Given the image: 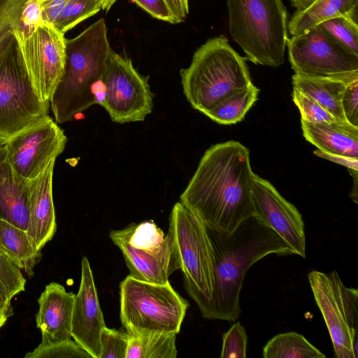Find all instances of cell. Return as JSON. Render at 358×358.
<instances>
[{
	"mask_svg": "<svg viewBox=\"0 0 358 358\" xmlns=\"http://www.w3.org/2000/svg\"><path fill=\"white\" fill-rule=\"evenodd\" d=\"M64 35L41 22L28 38L19 41L26 66L36 94L49 103L64 71Z\"/></svg>",
	"mask_w": 358,
	"mask_h": 358,
	"instance_id": "4fadbf2b",
	"label": "cell"
},
{
	"mask_svg": "<svg viewBox=\"0 0 358 358\" xmlns=\"http://www.w3.org/2000/svg\"><path fill=\"white\" fill-rule=\"evenodd\" d=\"M62 77L50 104L57 123L62 124L105 98L103 82L110 48L103 18L76 37L65 40Z\"/></svg>",
	"mask_w": 358,
	"mask_h": 358,
	"instance_id": "277c9868",
	"label": "cell"
},
{
	"mask_svg": "<svg viewBox=\"0 0 358 358\" xmlns=\"http://www.w3.org/2000/svg\"><path fill=\"white\" fill-rule=\"evenodd\" d=\"M113 231L134 248L144 251L157 250L165 238L164 232L152 221L133 223L123 229Z\"/></svg>",
	"mask_w": 358,
	"mask_h": 358,
	"instance_id": "4316f807",
	"label": "cell"
},
{
	"mask_svg": "<svg viewBox=\"0 0 358 358\" xmlns=\"http://www.w3.org/2000/svg\"><path fill=\"white\" fill-rule=\"evenodd\" d=\"M101 9V0H68L53 27L64 34Z\"/></svg>",
	"mask_w": 358,
	"mask_h": 358,
	"instance_id": "83f0119b",
	"label": "cell"
},
{
	"mask_svg": "<svg viewBox=\"0 0 358 358\" xmlns=\"http://www.w3.org/2000/svg\"><path fill=\"white\" fill-rule=\"evenodd\" d=\"M129 335L104 327L100 336V358H126Z\"/></svg>",
	"mask_w": 358,
	"mask_h": 358,
	"instance_id": "d6a6232c",
	"label": "cell"
},
{
	"mask_svg": "<svg viewBox=\"0 0 358 358\" xmlns=\"http://www.w3.org/2000/svg\"><path fill=\"white\" fill-rule=\"evenodd\" d=\"M109 237L122 251L130 275L145 282L164 284L169 277L180 269V262L172 231L170 229L162 246L155 251L134 248L112 230Z\"/></svg>",
	"mask_w": 358,
	"mask_h": 358,
	"instance_id": "2e32d148",
	"label": "cell"
},
{
	"mask_svg": "<svg viewBox=\"0 0 358 358\" xmlns=\"http://www.w3.org/2000/svg\"><path fill=\"white\" fill-rule=\"evenodd\" d=\"M25 358H92L75 341L55 343L48 345L40 343L33 351L27 352Z\"/></svg>",
	"mask_w": 358,
	"mask_h": 358,
	"instance_id": "4dcf8cb0",
	"label": "cell"
},
{
	"mask_svg": "<svg viewBox=\"0 0 358 358\" xmlns=\"http://www.w3.org/2000/svg\"><path fill=\"white\" fill-rule=\"evenodd\" d=\"M289 61L296 74L338 80H358V55L341 45L320 24L287 39Z\"/></svg>",
	"mask_w": 358,
	"mask_h": 358,
	"instance_id": "30bf717a",
	"label": "cell"
},
{
	"mask_svg": "<svg viewBox=\"0 0 358 358\" xmlns=\"http://www.w3.org/2000/svg\"><path fill=\"white\" fill-rule=\"evenodd\" d=\"M17 176L7 157L5 144L0 146V217L26 230L28 223L27 185Z\"/></svg>",
	"mask_w": 358,
	"mask_h": 358,
	"instance_id": "ffe728a7",
	"label": "cell"
},
{
	"mask_svg": "<svg viewBox=\"0 0 358 358\" xmlns=\"http://www.w3.org/2000/svg\"><path fill=\"white\" fill-rule=\"evenodd\" d=\"M165 1L177 20V22H184L189 13L188 1L165 0Z\"/></svg>",
	"mask_w": 358,
	"mask_h": 358,
	"instance_id": "8d00e7d4",
	"label": "cell"
},
{
	"mask_svg": "<svg viewBox=\"0 0 358 358\" xmlns=\"http://www.w3.org/2000/svg\"><path fill=\"white\" fill-rule=\"evenodd\" d=\"M0 249L9 259L31 277L34 267L41 261V250L36 248L22 229L0 217Z\"/></svg>",
	"mask_w": 358,
	"mask_h": 358,
	"instance_id": "7402d4cb",
	"label": "cell"
},
{
	"mask_svg": "<svg viewBox=\"0 0 358 358\" xmlns=\"http://www.w3.org/2000/svg\"><path fill=\"white\" fill-rule=\"evenodd\" d=\"M314 154L336 164L346 166L348 169L358 171V159L327 154L319 150L314 151Z\"/></svg>",
	"mask_w": 358,
	"mask_h": 358,
	"instance_id": "74e56055",
	"label": "cell"
},
{
	"mask_svg": "<svg viewBox=\"0 0 358 358\" xmlns=\"http://www.w3.org/2000/svg\"><path fill=\"white\" fill-rule=\"evenodd\" d=\"M320 24L341 45L358 55V22L347 17L338 16Z\"/></svg>",
	"mask_w": 358,
	"mask_h": 358,
	"instance_id": "f1b7e54d",
	"label": "cell"
},
{
	"mask_svg": "<svg viewBox=\"0 0 358 358\" xmlns=\"http://www.w3.org/2000/svg\"><path fill=\"white\" fill-rule=\"evenodd\" d=\"M66 141L64 131L47 115L8 138L5 147L14 172L30 180L56 160Z\"/></svg>",
	"mask_w": 358,
	"mask_h": 358,
	"instance_id": "7c38bea8",
	"label": "cell"
},
{
	"mask_svg": "<svg viewBox=\"0 0 358 358\" xmlns=\"http://www.w3.org/2000/svg\"><path fill=\"white\" fill-rule=\"evenodd\" d=\"M133 1L152 17L172 24L178 23L165 0Z\"/></svg>",
	"mask_w": 358,
	"mask_h": 358,
	"instance_id": "e575fe53",
	"label": "cell"
},
{
	"mask_svg": "<svg viewBox=\"0 0 358 358\" xmlns=\"http://www.w3.org/2000/svg\"><path fill=\"white\" fill-rule=\"evenodd\" d=\"M7 139L0 136V146L6 143Z\"/></svg>",
	"mask_w": 358,
	"mask_h": 358,
	"instance_id": "60d3db41",
	"label": "cell"
},
{
	"mask_svg": "<svg viewBox=\"0 0 358 358\" xmlns=\"http://www.w3.org/2000/svg\"><path fill=\"white\" fill-rule=\"evenodd\" d=\"M213 255L214 282L206 319L235 322L240 316V294L248 269L271 254L293 255L273 229L255 217L233 232L206 227Z\"/></svg>",
	"mask_w": 358,
	"mask_h": 358,
	"instance_id": "3957f363",
	"label": "cell"
},
{
	"mask_svg": "<svg viewBox=\"0 0 358 358\" xmlns=\"http://www.w3.org/2000/svg\"><path fill=\"white\" fill-rule=\"evenodd\" d=\"M0 252H1V253H2V252H1V249H0ZM2 254H3V253H2ZM3 255H4V254H3Z\"/></svg>",
	"mask_w": 358,
	"mask_h": 358,
	"instance_id": "b9f144b4",
	"label": "cell"
},
{
	"mask_svg": "<svg viewBox=\"0 0 358 358\" xmlns=\"http://www.w3.org/2000/svg\"><path fill=\"white\" fill-rule=\"evenodd\" d=\"M117 0H101V9L108 11Z\"/></svg>",
	"mask_w": 358,
	"mask_h": 358,
	"instance_id": "ab89813d",
	"label": "cell"
},
{
	"mask_svg": "<svg viewBox=\"0 0 358 358\" xmlns=\"http://www.w3.org/2000/svg\"><path fill=\"white\" fill-rule=\"evenodd\" d=\"M120 288V319L129 335L179 333L189 303L169 282L152 283L129 275Z\"/></svg>",
	"mask_w": 358,
	"mask_h": 358,
	"instance_id": "52a82bcc",
	"label": "cell"
},
{
	"mask_svg": "<svg viewBox=\"0 0 358 358\" xmlns=\"http://www.w3.org/2000/svg\"><path fill=\"white\" fill-rule=\"evenodd\" d=\"M76 294L57 282H50L38 299L36 323L41 332V344L71 339V323Z\"/></svg>",
	"mask_w": 358,
	"mask_h": 358,
	"instance_id": "ac0fdd59",
	"label": "cell"
},
{
	"mask_svg": "<svg viewBox=\"0 0 358 358\" xmlns=\"http://www.w3.org/2000/svg\"><path fill=\"white\" fill-rule=\"evenodd\" d=\"M295 11L288 22L291 36L302 34L329 19L344 16L358 22V0H289Z\"/></svg>",
	"mask_w": 358,
	"mask_h": 358,
	"instance_id": "d6986e66",
	"label": "cell"
},
{
	"mask_svg": "<svg viewBox=\"0 0 358 358\" xmlns=\"http://www.w3.org/2000/svg\"><path fill=\"white\" fill-rule=\"evenodd\" d=\"M253 217L273 229L287 244L293 255L306 257L304 222L297 208L268 180L254 174Z\"/></svg>",
	"mask_w": 358,
	"mask_h": 358,
	"instance_id": "5bb4252c",
	"label": "cell"
},
{
	"mask_svg": "<svg viewBox=\"0 0 358 358\" xmlns=\"http://www.w3.org/2000/svg\"><path fill=\"white\" fill-rule=\"evenodd\" d=\"M11 300L12 299L0 289V328L13 315Z\"/></svg>",
	"mask_w": 358,
	"mask_h": 358,
	"instance_id": "f35d334b",
	"label": "cell"
},
{
	"mask_svg": "<svg viewBox=\"0 0 358 358\" xmlns=\"http://www.w3.org/2000/svg\"><path fill=\"white\" fill-rule=\"evenodd\" d=\"M348 84L341 80L308 78L296 73L292 76L293 88L317 101L337 120L346 122L341 99Z\"/></svg>",
	"mask_w": 358,
	"mask_h": 358,
	"instance_id": "603a6c76",
	"label": "cell"
},
{
	"mask_svg": "<svg viewBox=\"0 0 358 358\" xmlns=\"http://www.w3.org/2000/svg\"><path fill=\"white\" fill-rule=\"evenodd\" d=\"M148 78L138 73L129 57L110 51L103 79L105 98L101 106L112 121H143L152 112L154 95Z\"/></svg>",
	"mask_w": 358,
	"mask_h": 358,
	"instance_id": "8fae6325",
	"label": "cell"
},
{
	"mask_svg": "<svg viewBox=\"0 0 358 358\" xmlns=\"http://www.w3.org/2000/svg\"><path fill=\"white\" fill-rule=\"evenodd\" d=\"M180 77L187 100L203 114L252 83L245 58L223 35L201 45L194 53L190 65L180 70Z\"/></svg>",
	"mask_w": 358,
	"mask_h": 358,
	"instance_id": "5b68a950",
	"label": "cell"
},
{
	"mask_svg": "<svg viewBox=\"0 0 358 358\" xmlns=\"http://www.w3.org/2000/svg\"><path fill=\"white\" fill-rule=\"evenodd\" d=\"M292 99L301 113V120L311 123H347L334 117L317 101L293 88Z\"/></svg>",
	"mask_w": 358,
	"mask_h": 358,
	"instance_id": "f546056e",
	"label": "cell"
},
{
	"mask_svg": "<svg viewBox=\"0 0 358 358\" xmlns=\"http://www.w3.org/2000/svg\"><path fill=\"white\" fill-rule=\"evenodd\" d=\"M248 336L240 322L234 324L222 336L221 358H245Z\"/></svg>",
	"mask_w": 358,
	"mask_h": 358,
	"instance_id": "1f68e13d",
	"label": "cell"
},
{
	"mask_svg": "<svg viewBox=\"0 0 358 358\" xmlns=\"http://www.w3.org/2000/svg\"><path fill=\"white\" fill-rule=\"evenodd\" d=\"M67 1L68 0H38L42 22L53 26Z\"/></svg>",
	"mask_w": 358,
	"mask_h": 358,
	"instance_id": "d590c367",
	"label": "cell"
},
{
	"mask_svg": "<svg viewBox=\"0 0 358 358\" xmlns=\"http://www.w3.org/2000/svg\"><path fill=\"white\" fill-rule=\"evenodd\" d=\"M254 173L250 151L229 141L210 146L180 196L206 227L231 233L253 217Z\"/></svg>",
	"mask_w": 358,
	"mask_h": 358,
	"instance_id": "6da1fadb",
	"label": "cell"
},
{
	"mask_svg": "<svg viewBox=\"0 0 358 358\" xmlns=\"http://www.w3.org/2000/svg\"><path fill=\"white\" fill-rule=\"evenodd\" d=\"M341 106L345 120L358 127V80L346 85L341 99Z\"/></svg>",
	"mask_w": 358,
	"mask_h": 358,
	"instance_id": "836d02e7",
	"label": "cell"
},
{
	"mask_svg": "<svg viewBox=\"0 0 358 358\" xmlns=\"http://www.w3.org/2000/svg\"><path fill=\"white\" fill-rule=\"evenodd\" d=\"M259 92L252 83L222 100L204 115L220 124H236L244 119L258 99Z\"/></svg>",
	"mask_w": 358,
	"mask_h": 358,
	"instance_id": "cb8c5ba5",
	"label": "cell"
},
{
	"mask_svg": "<svg viewBox=\"0 0 358 358\" xmlns=\"http://www.w3.org/2000/svg\"><path fill=\"white\" fill-rule=\"evenodd\" d=\"M303 136L327 154L358 159V127L349 123H311L301 120Z\"/></svg>",
	"mask_w": 358,
	"mask_h": 358,
	"instance_id": "44dd1931",
	"label": "cell"
},
{
	"mask_svg": "<svg viewBox=\"0 0 358 358\" xmlns=\"http://www.w3.org/2000/svg\"><path fill=\"white\" fill-rule=\"evenodd\" d=\"M264 358H325L326 356L301 334L296 332L279 334L270 339L263 348Z\"/></svg>",
	"mask_w": 358,
	"mask_h": 358,
	"instance_id": "484cf974",
	"label": "cell"
},
{
	"mask_svg": "<svg viewBox=\"0 0 358 358\" xmlns=\"http://www.w3.org/2000/svg\"><path fill=\"white\" fill-rule=\"evenodd\" d=\"M176 335L159 332L129 335L126 358H176Z\"/></svg>",
	"mask_w": 358,
	"mask_h": 358,
	"instance_id": "d4e9b609",
	"label": "cell"
},
{
	"mask_svg": "<svg viewBox=\"0 0 358 358\" xmlns=\"http://www.w3.org/2000/svg\"><path fill=\"white\" fill-rule=\"evenodd\" d=\"M180 262L185 287L206 318L214 282V263L206 224L182 203L173 207L169 227Z\"/></svg>",
	"mask_w": 358,
	"mask_h": 358,
	"instance_id": "ba28073f",
	"label": "cell"
},
{
	"mask_svg": "<svg viewBox=\"0 0 358 358\" xmlns=\"http://www.w3.org/2000/svg\"><path fill=\"white\" fill-rule=\"evenodd\" d=\"M316 304L337 358L358 357V290L347 287L336 270L308 275Z\"/></svg>",
	"mask_w": 358,
	"mask_h": 358,
	"instance_id": "9c48e42d",
	"label": "cell"
},
{
	"mask_svg": "<svg viewBox=\"0 0 358 358\" xmlns=\"http://www.w3.org/2000/svg\"><path fill=\"white\" fill-rule=\"evenodd\" d=\"M55 162L27 185L28 223L27 234L37 249L52 240L56 229L52 199V174Z\"/></svg>",
	"mask_w": 358,
	"mask_h": 358,
	"instance_id": "e0dca14e",
	"label": "cell"
},
{
	"mask_svg": "<svg viewBox=\"0 0 358 358\" xmlns=\"http://www.w3.org/2000/svg\"><path fill=\"white\" fill-rule=\"evenodd\" d=\"M229 31L245 59L278 67L285 62L288 16L282 0H227Z\"/></svg>",
	"mask_w": 358,
	"mask_h": 358,
	"instance_id": "8992f818",
	"label": "cell"
},
{
	"mask_svg": "<svg viewBox=\"0 0 358 358\" xmlns=\"http://www.w3.org/2000/svg\"><path fill=\"white\" fill-rule=\"evenodd\" d=\"M106 327L92 271L87 258L84 257L80 287L73 304L71 336L92 358H100V336Z\"/></svg>",
	"mask_w": 358,
	"mask_h": 358,
	"instance_id": "9a60e30c",
	"label": "cell"
},
{
	"mask_svg": "<svg viewBox=\"0 0 358 358\" xmlns=\"http://www.w3.org/2000/svg\"><path fill=\"white\" fill-rule=\"evenodd\" d=\"M32 0H0V136L8 139L47 115L31 83L19 40L35 31Z\"/></svg>",
	"mask_w": 358,
	"mask_h": 358,
	"instance_id": "7a4b0ae2",
	"label": "cell"
}]
</instances>
